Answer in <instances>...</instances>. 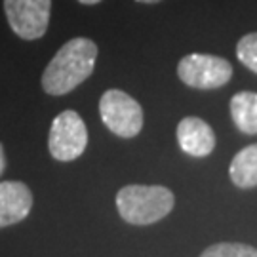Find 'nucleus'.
<instances>
[{
  "label": "nucleus",
  "mask_w": 257,
  "mask_h": 257,
  "mask_svg": "<svg viewBox=\"0 0 257 257\" xmlns=\"http://www.w3.org/2000/svg\"><path fill=\"white\" fill-rule=\"evenodd\" d=\"M97 59V46L90 38L65 42L42 73V90L48 95H67L92 76Z\"/></svg>",
  "instance_id": "1"
},
{
  "label": "nucleus",
  "mask_w": 257,
  "mask_h": 257,
  "mask_svg": "<svg viewBox=\"0 0 257 257\" xmlns=\"http://www.w3.org/2000/svg\"><path fill=\"white\" fill-rule=\"evenodd\" d=\"M174 193L162 185H126L116 194V210L130 225H153L172 213Z\"/></svg>",
  "instance_id": "2"
},
{
  "label": "nucleus",
  "mask_w": 257,
  "mask_h": 257,
  "mask_svg": "<svg viewBox=\"0 0 257 257\" xmlns=\"http://www.w3.org/2000/svg\"><path fill=\"white\" fill-rule=\"evenodd\" d=\"M103 124L122 139H132L143 130V109L122 90H107L99 99Z\"/></svg>",
  "instance_id": "3"
},
{
  "label": "nucleus",
  "mask_w": 257,
  "mask_h": 257,
  "mask_svg": "<svg viewBox=\"0 0 257 257\" xmlns=\"http://www.w3.org/2000/svg\"><path fill=\"white\" fill-rule=\"evenodd\" d=\"M177 76L194 90H217L232 78V65L219 55L189 54L177 63Z\"/></svg>",
  "instance_id": "4"
},
{
  "label": "nucleus",
  "mask_w": 257,
  "mask_h": 257,
  "mask_svg": "<svg viewBox=\"0 0 257 257\" xmlns=\"http://www.w3.org/2000/svg\"><path fill=\"white\" fill-rule=\"evenodd\" d=\"M88 147V128L76 110H63L52 122L48 149L50 155L59 162H71Z\"/></svg>",
  "instance_id": "5"
},
{
  "label": "nucleus",
  "mask_w": 257,
  "mask_h": 257,
  "mask_svg": "<svg viewBox=\"0 0 257 257\" xmlns=\"http://www.w3.org/2000/svg\"><path fill=\"white\" fill-rule=\"evenodd\" d=\"M10 29L23 40H38L50 25L52 0H4Z\"/></svg>",
  "instance_id": "6"
},
{
  "label": "nucleus",
  "mask_w": 257,
  "mask_h": 257,
  "mask_svg": "<svg viewBox=\"0 0 257 257\" xmlns=\"http://www.w3.org/2000/svg\"><path fill=\"white\" fill-rule=\"evenodd\" d=\"M177 143L185 155L194 158L210 156L215 149V134L208 122L198 116H185L177 124Z\"/></svg>",
  "instance_id": "7"
},
{
  "label": "nucleus",
  "mask_w": 257,
  "mask_h": 257,
  "mask_svg": "<svg viewBox=\"0 0 257 257\" xmlns=\"http://www.w3.org/2000/svg\"><path fill=\"white\" fill-rule=\"evenodd\" d=\"M33 210V193L23 181H0V229L16 225Z\"/></svg>",
  "instance_id": "8"
},
{
  "label": "nucleus",
  "mask_w": 257,
  "mask_h": 257,
  "mask_svg": "<svg viewBox=\"0 0 257 257\" xmlns=\"http://www.w3.org/2000/svg\"><path fill=\"white\" fill-rule=\"evenodd\" d=\"M230 118L242 134L257 136V93H234L230 97Z\"/></svg>",
  "instance_id": "9"
},
{
  "label": "nucleus",
  "mask_w": 257,
  "mask_h": 257,
  "mask_svg": "<svg viewBox=\"0 0 257 257\" xmlns=\"http://www.w3.org/2000/svg\"><path fill=\"white\" fill-rule=\"evenodd\" d=\"M230 181L238 189L257 187V143L238 151L229 166Z\"/></svg>",
  "instance_id": "10"
},
{
  "label": "nucleus",
  "mask_w": 257,
  "mask_h": 257,
  "mask_svg": "<svg viewBox=\"0 0 257 257\" xmlns=\"http://www.w3.org/2000/svg\"><path fill=\"white\" fill-rule=\"evenodd\" d=\"M200 257H257V248L240 242H217L204 249Z\"/></svg>",
  "instance_id": "11"
},
{
  "label": "nucleus",
  "mask_w": 257,
  "mask_h": 257,
  "mask_svg": "<svg viewBox=\"0 0 257 257\" xmlns=\"http://www.w3.org/2000/svg\"><path fill=\"white\" fill-rule=\"evenodd\" d=\"M236 57L244 67L257 74V33L242 37L236 44Z\"/></svg>",
  "instance_id": "12"
},
{
  "label": "nucleus",
  "mask_w": 257,
  "mask_h": 257,
  "mask_svg": "<svg viewBox=\"0 0 257 257\" xmlns=\"http://www.w3.org/2000/svg\"><path fill=\"white\" fill-rule=\"evenodd\" d=\"M4 168H6V156H4V149L0 145V174L4 172Z\"/></svg>",
  "instance_id": "13"
},
{
  "label": "nucleus",
  "mask_w": 257,
  "mask_h": 257,
  "mask_svg": "<svg viewBox=\"0 0 257 257\" xmlns=\"http://www.w3.org/2000/svg\"><path fill=\"white\" fill-rule=\"evenodd\" d=\"M80 4H86V6H92V4H99L101 0H78Z\"/></svg>",
  "instance_id": "14"
},
{
  "label": "nucleus",
  "mask_w": 257,
  "mask_h": 257,
  "mask_svg": "<svg viewBox=\"0 0 257 257\" xmlns=\"http://www.w3.org/2000/svg\"><path fill=\"white\" fill-rule=\"evenodd\" d=\"M138 2H143V4H156V2H162V0H138Z\"/></svg>",
  "instance_id": "15"
}]
</instances>
